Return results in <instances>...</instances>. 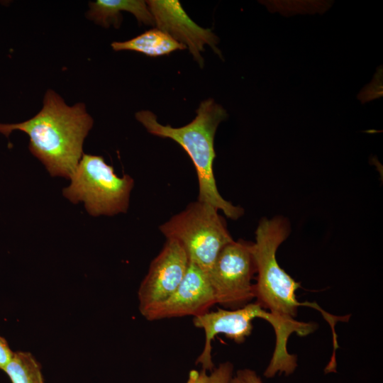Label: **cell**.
Listing matches in <instances>:
<instances>
[{
	"mask_svg": "<svg viewBox=\"0 0 383 383\" xmlns=\"http://www.w3.org/2000/svg\"><path fill=\"white\" fill-rule=\"evenodd\" d=\"M93 124L83 103L70 106L48 89L36 115L21 123H0V133L9 137L13 131L24 132L30 138V152L50 174L70 179L84 154V141Z\"/></svg>",
	"mask_w": 383,
	"mask_h": 383,
	"instance_id": "6da1fadb",
	"label": "cell"
},
{
	"mask_svg": "<svg viewBox=\"0 0 383 383\" xmlns=\"http://www.w3.org/2000/svg\"><path fill=\"white\" fill-rule=\"evenodd\" d=\"M290 232L289 221L282 216L260 221L255 231V240L251 244L257 273L255 299L263 309L294 329L299 336L311 334L316 325L297 321L298 308L304 306L316 309L331 326L333 350H336L338 344L335 325L339 321H347L349 317L335 316L316 303L298 301L296 292L300 284L279 266L276 256L278 248Z\"/></svg>",
	"mask_w": 383,
	"mask_h": 383,
	"instance_id": "7a4b0ae2",
	"label": "cell"
},
{
	"mask_svg": "<svg viewBox=\"0 0 383 383\" xmlns=\"http://www.w3.org/2000/svg\"><path fill=\"white\" fill-rule=\"evenodd\" d=\"M196 116L190 123L179 128L160 124L151 111H138L135 118L152 135L170 138L177 143L187 153L195 167L198 182V201L221 210L229 218L238 219L243 209L225 200L219 194L213 170L216 157L214 137L218 124L226 119L227 113L213 99L203 101Z\"/></svg>",
	"mask_w": 383,
	"mask_h": 383,
	"instance_id": "3957f363",
	"label": "cell"
},
{
	"mask_svg": "<svg viewBox=\"0 0 383 383\" xmlns=\"http://www.w3.org/2000/svg\"><path fill=\"white\" fill-rule=\"evenodd\" d=\"M262 318L273 327L276 342L274 350L268 365L274 372H288L294 370L297 363L296 357L287 350L289 336L295 333L292 328L263 309L257 302L249 303L236 309H218L193 317V323L197 328L204 330L205 343L203 350L196 362L202 369L211 371L214 368L211 357V342L218 334H224L237 343L245 341L252 333V320Z\"/></svg>",
	"mask_w": 383,
	"mask_h": 383,
	"instance_id": "277c9868",
	"label": "cell"
},
{
	"mask_svg": "<svg viewBox=\"0 0 383 383\" xmlns=\"http://www.w3.org/2000/svg\"><path fill=\"white\" fill-rule=\"evenodd\" d=\"M70 184L63 195L74 204L82 201L93 216L126 213L134 180L128 174L118 177L101 156L83 154Z\"/></svg>",
	"mask_w": 383,
	"mask_h": 383,
	"instance_id": "5b68a950",
	"label": "cell"
},
{
	"mask_svg": "<svg viewBox=\"0 0 383 383\" xmlns=\"http://www.w3.org/2000/svg\"><path fill=\"white\" fill-rule=\"evenodd\" d=\"M160 231L167 239L177 240L190 262L208 272L221 250L234 240L218 210L197 201L162 224Z\"/></svg>",
	"mask_w": 383,
	"mask_h": 383,
	"instance_id": "8992f818",
	"label": "cell"
},
{
	"mask_svg": "<svg viewBox=\"0 0 383 383\" xmlns=\"http://www.w3.org/2000/svg\"><path fill=\"white\" fill-rule=\"evenodd\" d=\"M251 244L242 240L228 243L207 272L216 304L236 309L255 299L256 267Z\"/></svg>",
	"mask_w": 383,
	"mask_h": 383,
	"instance_id": "52a82bcc",
	"label": "cell"
},
{
	"mask_svg": "<svg viewBox=\"0 0 383 383\" xmlns=\"http://www.w3.org/2000/svg\"><path fill=\"white\" fill-rule=\"evenodd\" d=\"M189 264L187 254L182 245L175 240L167 239L138 289L141 314L173 294L184 279Z\"/></svg>",
	"mask_w": 383,
	"mask_h": 383,
	"instance_id": "ba28073f",
	"label": "cell"
},
{
	"mask_svg": "<svg viewBox=\"0 0 383 383\" xmlns=\"http://www.w3.org/2000/svg\"><path fill=\"white\" fill-rule=\"evenodd\" d=\"M214 304L215 297L207 272L189 262L184 279L173 294L142 315L148 321L195 317L209 311Z\"/></svg>",
	"mask_w": 383,
	"mask_h": 383,
	"instance_id": "9c48e42d",
	"label": "cell"
},
{
	"mask_svg": "<svg viewBox=\"0 0 383 383\" xmlns=\"http://www.w3.org/2000/svg\"><path fill=\"white\" fill-rule=\"evenodd\" d=\"M157 28L170 35L184 45L199 66H204L201 52L209 45L221 55L217 48L218 38L210 28H204L195 23L183 9L177 0L146 1Z\"/></svg>",
	"mask_w": 383,
	"mask_h": 383,
	"instance_id": "30bf717a",
	"label": "cell"
},
{
	"mask_svg": "<svg viewBox=\"0 0 383 383\" xmlns=\"http://www.w3.org/2000/svg\"><path fill=\"white\" fill-rule=\"evenodd\" d=\"M87 16L89 20L105 28L113 25L118 28L122 21L121 12L133 13L139 24L154 26V18L145 1L143 0H97L89 4Z\"/></svg>",
	"mask_w": 383,
	"mask_h": 383,
	"instance_id": "8fae6325",
	"label": "cell"
},
{
	"mask_svg": "<svg viewBox=\"0 0 383 383\" xmlns=\"http://www.w3.org/2000/svg\"><path fill=\"white\" fill-rule=\"evenodd\" d=\"M111 45L116 51L133 50L150 57L169 55L177 50L187 48L157 28L148 30L126 41L113 42Z\"/></svg>",
	"mask_w": 383,
	"mask_h": 383,
	"instance_id": "7c38bea8",
	"label": "cell"
},
{
	"mask_svg": "<svg viewBox=\"0 0 383 383\" xmlns=\"http://www.w3.org/2000/svg\"><path fill=\"white\" fill-rule=\"evenodd\" d=\"M4 372L12 383H45L40 365L28 352H14Z\"/></svg>",
	"mask_w": 383,
	"mask_h": 383,
	"instance_id": "4fadbf2b",
	"label": "cell"
},
{
	"mask_svg": "<svg viewBox=\"0 0 383 383\" xmlns=\"http://www.w3.org/2000/svg\"><path fill=\"white\" fill-rule=\"evenodd\" d=\"M206 370H191L186 383H230L233 376V365L230 362L221 363L209 374Z\"/></svg>",
	"mask_w": 383,
	"mask_h": 383,
	"instance_id": "5bb4252c",
	"label": "cell"
},
{
	"mask_svg": "<svg viewBox=\"0 0 383 383\" xmlns=\"http://www.w3.org/2000/svg\"><path fill=\"white\" fill-rule=\"evenodd\" d=\"M230 383H262V381L256 372L245 368L238 370L231 378Z\"/></svg>",
	"mask_w": 383,
	"mask_h": 383,
	"instance_id": "9a60e30c",
	"label": "cell"
},
{
	"mask_svg": "<svg viewBox=\"0 0 383 383\" xmlns=\"http://www.w3.org/2000/svg\"><path fill=\"white\" fill-rule=\"evenodd\" d=\"M13 352L10 349L7 341L0 335V369L4 370L10 362Z\"/></svg>",
	"mask_w": 383,
	"mask_h": 383,
	"instance_id": "2e32d148",
	"label": "cell"
}]
</instances>
